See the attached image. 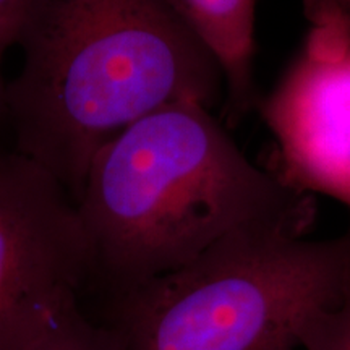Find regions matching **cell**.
<instances>
[{"label": "cell", "instance_id": "1", "mask_svg": "<svg viewBox=\"0 0 350 350\" xmlns=\"http://www.w3.org/2000/svg\"><path fill=\"white\" fill-rule=\"evenodd\" d=\"M7 81L12 148L73 201L100 148L177 103H224L217 59L175 0H34Z\"/></svg>", "mask_w": 350, "mask_h": 350}, {"label": "cell", "instance_id": "5", "mask_svg": "<svg viewBox=\"0 0 350 350\" xmlns=\"http://www.w3.org/2000/svg\"><path fill=\"white\" fill-rule=\"evenodd\" d=\"M310 29L256 111L278 144L279 178L350 208V0H305Z\"/></svg>", "mask_w": 350, "mask_h": 350}, {"label": "cell", "instance_id": "9", "mask_svg": "<svg viewBox=\"0 0 350 350\" xmlns=\"http://www.w3.org/2000/svg\"><path fill=\"white\" fill-rule=\"evenodd\" d=\"M34 0H0V135L8 133L7 122V78L3 62L7 52L18 42Z\"/></svg>", "mask_w": 350, "mask_h": 350}, {"label": "cell", "instance_id": "7", "mask_svg": "<svg viewBox=\"0 0 350 350\" xmlns=\"http://www.w3.org/2000/svg\"><path fill=\"white\" fill-rule=\"evenodd\" d=\"M28 350H122V344L107 323L91 318L77 301Z\"/></svg>", "mask_w": 350, "mask_h": 350}, {"label": "cell", "instance_id": "2", "mask_svg": "<svg viewBox=\"0 0 350 350\" xmlns=\"http://www.w3.org/2000/svg\"><path fill=\"white\" fill-rule=\"evenodd\" d=\"M91 279L112 297L203 255L239 232L308 234L313 196L253 164L211 109L161 107L94 156L75 201Z\"/></svg>", "mask_w": 350, "mask_h": 350}, {"label": "cell", "instance_id": "8", "mask_svg": "<svg viewBox=\"0 0 350 350\" xmlns=\"http://www.w3.org/2000/svg\"><path fill=\"white\" fill-rule=\"evenodd\" d=\"M300 350H350V288L336 305L306 319L299 336Z\"/></svg>", "mask_w": 350, "mask_h": 350}, {"label": "cell", "instance_id": "6", "mask_svg": "<svg viewBox=\"0 0 350 350\" xmlns=\"http://www.w3.org/2000/svg\"><path fill=\"white\" fill-rule=\"evenodd\" d=\"M175 2L217 59L226 90L222 112L230 124H237L261 100L253 68L256 0Z\"/></svg>", "mask_w": 350, "mask_h": 350}, {"label": "cell", "instance_id": "4", "mask_svg": "<svg viewBox=\"0 0 350 350\" xmlns=\"http://www.w3.org/2000/svg\"><path fill=\"white\" fill-rule=\"evenodd\" d=\"M77 204L34 161L0 144V350H28L90 286Z\"/></svg>", "mask_w": 350, "mask_h": 350}, {"label": "cell", "instance_id": "3", "mask_svg": "<svg viewBox=\"0 0 350 350\" xmlns=\"http://www.w3.org/2000/svg\"><path fill=\"white\" fill-rule=\"evenodd\" d=\"M350 288V230L239 232L182 268L107 297L122 350H299L300 329Z\"/></svg>", "mask_w": 350, "mask_h": 350}]
</instances>
